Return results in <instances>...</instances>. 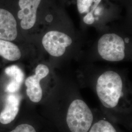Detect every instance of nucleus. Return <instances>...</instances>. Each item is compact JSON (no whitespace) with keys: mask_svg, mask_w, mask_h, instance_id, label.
Segmentation results:
<instances>
[{"mask_svg":"<svg viewBox=\"0 0 132 132\" xmlns=\"http://www.w3.org/2000/svg\"><path fill=\"white\" fill-rule=\"evenodd\" d=\"M122 78L113 71H105L97 81L96 90L102 104L107 108H113L118 104L122 94Z\"/></svg>","mask_w":132,"mask_h":132,"instance_id":"obj_1","label":"nucleus"},{"mask_svg":"<svg viewBox=\"0 0 132 132\" xmlns=\"http://www.w3.org/2000/svg\"><path fill=\"white\" fill-rule=\"evenodd\" d=\"M93 119L90 109L84 101L77 99L71 102L66 118L68 126L71 132H88Z\"/></svg>","mask_w":132,"mask_h":132,"instance_id":"obj_2","label":"nucleus"},{"mask_svg":"<svg viewBox=\"0 0 132 132\" xmlns=\"http://www.w3.org/2000/svg\"><path fill=\"white\" fill-rule=\"evenodd\" d=\"M99 55L106 61L118 62L125 57V44L123 38L116 33H106L97 43Z\"/></svg>","mask_w":132,"mask_h":132,"instance_id":"obj_3","label":"nucleus"},{"mask_svg":"<svg viewBox=\"0 0 132 132\" xmlns=\"http://www.w3.org/2000/svg\"><path fill=\"white\" fill-rule=\"evenodd\" d=\"M72 43V39L67 34L58 30H51L43 37L42 44L46 51L53 57H60Z\"/></svg>","mask_w":132,"mask_h":132,"instance_id":"obj_4","label":"nucleus"},{"mask_svg":"<svg viewBox=\"0 0 132 132\" xmlns=\"http://www.w3.org/2000/svg\"><path fill=\"white\" fill-rule=\"evenodd\" d=\"M42 0H19L17 22L20 28L29 31L35 26L38 10Z\"/></svg>","mask_w":132,"mask_h":132,"instance_id":"obj_5","label":"nucleus"},{"mask_svg":"<svg viewBox=\"0 0 132 132\" xmlns=\"http://www.w3.org/2000/svg\"><path fill=\"white\" fill-rule=\"evenodd\" d=\"M49 73L50 70L47 65L39 64L35 68L34 74L29 76L25 80L26 93L28 98L32 102L38 103L42 99L43 93L40 83Z\"/></svg>","mask_w":132,"mask_h":132,"instance_id":"obj_6","label":"nucleus"},{"mask_svg":"<svg viewBox=\"0 0 132 132\" xmlns=\"http://www.w3.org/2000/svg\"><path fill=\"white\" fill-rule=\"evenodd\" d=\"M17 20L9 10L0 8V39L13 41L18 35Z\"/></svg>","mask_w":132,"mask_h":132,"instance_id":"obj_7","label":"nucleus"},{"mask_svg":"<svg viewBox=\"0 0 132 132\" xmlns=\"http://www.w3.org/2000/svg\"><path fill=\"white\" fill-rule=\"evenodd\" d=\"M21 97L18 93L7 94L4 108L0 112V123L7 125L12 122L18 114Z\"/></svg>","mask_w":132,"mask_h":132,"instance_id":"obj_8","label":"nucleus"},{"mask_svg":"<svg viewBox=\"0 0 132 132\" xmlns=\"http://www.w3.org/2000/svg\"><path fill=\"white\" fill-rule=\"evenodd\" d=\"M5 75L10 78V82L5 88L7 94L18 93L24 79V72L17 65L7 67L5 70Z\"/></svg>","mask_w":132,"mask_h":132,"instance_id":"obj_9","label":"nucleus"},{"mask_svg":"<svg viewBox=\"0 0 132 132\" xmlns=\"http://www.w3.org/2000/svg\"><path fill=\"white\" fill-rule=\"evenodd\" d=\"M0 56L9 61H16L21 58L22 52L14 43L0 39Z\"/></svg>","mask_w":132,"mask_h":132,"instance_id":"obj_10","label":"nucleus"},{"mask_svg":"<svg viewBox=\"0 0 132 132\" xmlns=\"http://www.w3.org/2000/svg\"><path fill=\"white\" fill-rule=\"evenodd\" d=\"M102 0H76L78 12L84 16L90 12L94 13Z\"/></svg>","mask_w":132,"mask_h":132,"instance_id":"obj_11","label":"nucleus"},{"mask_svg":"<svg viewBox=\"0 0 132 132\" xmlns=\"http://www.w3.org/2000/svg\"><path fill=\"white\" fill-rule=\"evenodd\" d=\"M89 132H117L110 123L103 120H99L90 129Z\"/></svg>","mask_w":132,"mask_h":132,"instance_id":"obj_12","label":"nucleus"},{"mask_svg":"<svg viewBox=\"0 0 132 132\" xmlns=\"http://www.w3.org/2000/svg\"><path fill=\"white\" fill-rule=\"evenodd\" d=\"M10 132H36L35 128L28 124H22Z\"/></svg>","mask_w":132,"mask_h":132,"instance_id":"obj_13","label":"nucleus"},{"mask_svg":"<svg viewBox=\"0 0 132 132\" xmlns=\"http://www.w3.org/2000/svg\"><path fill=\"white\" fill-rule=\"evenodd\" d=\"M83 20L84 23L90 25L94 24L95 22V17L94 15V13L90 12L86 14L83 16Z\"/></svg>","mask_w":132,"mask_h":132,"instance_id":"obj_14","label":"nucleus"}]
</instances>
